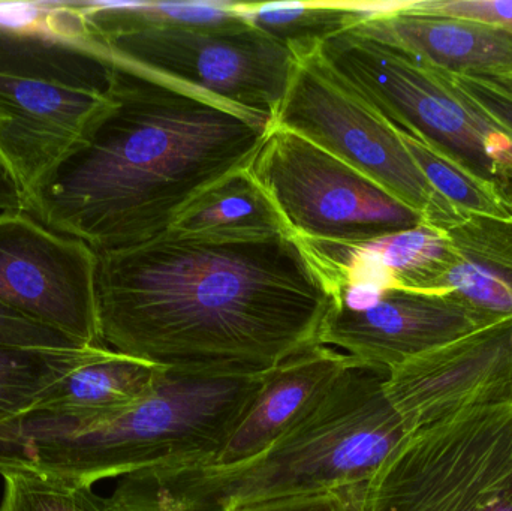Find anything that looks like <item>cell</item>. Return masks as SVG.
I'll return each instance as SVG.
<instances>
[{
  "label": "cell",
  "instance_id": "6da1fadb",
  "mask_svg": "<svg viewBox=\"0 0 512 511\" xmlns=\"http://www.w3.org/2000/svg\"><path fill=\"white\" fill-rule=\"evenodd\" d=\"M105 347L191 375H264L319 344L334 305L298 237L167 231L98 254Z\"/></svg>",
  "mask_w": 512,
  "mask_h": 511
},
{
  "label": "cell",
  "instance_id": "7a4b0ae2",
  "mask_svg": "<svg viewBox=\"0 0 512 511\" xmlns=\"http://www.w3.org/2000/svg\"><path fill=\"white\" fill-rule=\"evenodd\" d=\"M110 62V105L26 204L96 254L167 233L198 195L251 167L273 128L268 117Z\"/></svg>",
  "mask_w": 512,
  "mask_h": 511
},
{
  "label": "cell",
  "instance_id": "3957f363",
  "mask_svg": "<svg viewBox=\"0 0 512 511\" xmlns=\"http://www.w3.org/2000/svg\"><path fill=\"white\" fill-rule=\"evenodd\" d=\"M390 371L352 359L313 410L255 458L231 467L155 468L122 477L111 511L228 507L363 485L409 429L385 393Z\"/></svg>",
  "mask_w": 512,
  "mask_h": 511
},
{
  "label": "cell",
  "instance_id": "277c9868",
  "mask_svg": "<svg viewBox=\"0 0 512 511\" xmlns=\"http://www.w3.org/2000/svg\"><path fill=\"white\" fill-rule=\"evenodd\" d=\"M262 375L165 371L152 393L116 411L33 413L0 426V470L92 488L155 468L206 465L254 404Z\"/></svg>",
  "mask_w": 512,
  "mask_h": 511
},
{
  "label": "cell",
  "instance_id": "5b68a950",
  "mask_svg": "<svg viewBox=\"0 0 512 511\" xmlns=\"http://www.w3.org/2000/svg\"><path fill=\"white\" fill-rule=\"evenodd\" d=\"M113 63L75 2H0V161L24 204L111 102Z\"/></svg>",
  "mask_w": 512,
  "mask_h": 511
},
{
  "label": "cell",
  "instance_id": "8992f818",
  "mask_svg": "<svg viewBox=\"0 0 512 511\" xmlns=\"http://www.w3.org/2000/svg\"><path fill=\"white\" fill-rule=\"evenodd\" d=\"M360 511H512V398L406 434L364 483Z\"/></svg>",
  "mask_w": 512,
  "mask_h": 511
},
{
  "label": "cell",
  "instance_id": "52a82bcc",
  "mask_svg": "<svg viewBox=\"0 0 512 511\" xmlns=\"http://www.w3.org/2000/svg\"><path fill=\"white\" fill-rule=\"evenodd\" d=\"M319 53L394 128L450 150L492 182L512 185V134L444 71L355 29L331 36Z\"/></svg>",
  "mask_w": 512,
  "mask_h": 511
},
{
  "label": "cell",
  "instance_id": "ba28073f",
  "mask_svg": "<svg viewBox=\"0 0 512 511\" xmlns=\"http://www.w3.org/2000/svg\"><path fill=\"white\" fill-rule=\"evenodd\" d=\"M273 126L288 129L378 183L424 224L447 230L460 215L430 185L397 129L318 50L295 57Z\"/></svg>",
  "mask_w": 512,
  "mask_h": 511
},
{
  "label": "cell",
  "instance_id": "9c48e42d",
  "mask_svg": "<svg viewBox=\"0 0 512 511\" xmlns=\"http://www.w3.org/2000/svg\"><path fill=\"white\" fill-rule=\"evenodd\" d=\"M87 35V33H86ZM107 59L274 122L294 72L292 51L248 21L87 35Z\"/></svg>",
  "mask_w": 512,
  "mask_h": 511
},
{
  "label": "cell",
  "instance_id": "30bf717a",
  "mask_svg": "<svg viewBox=\"0 0 512 511\" xmlns=\"http://www.w3.org/2000/svg\"><path fill=\"white\" fill-rule=\"evenodd\" d=\"M249 170L292 236L306 242L358 245L423 222L360 171L279 126Z\"/></svg>",
  "mask_w": 512,
  "mask_h": 511
},
{
  "label": "cell",
  "instance_id": "8fae6325",
  "mask_svg": "<svg viewBox=\"0 0 512 511\" xmlns=\"http://www.w3.org/2000/svg\"><path fill=\"white\" fill-rule=\"evenodd\" d=\"M98 254L24 210L0 213V306L63 333L104 345L98 320Z\"/></svg>",
  "mask_w": 512,
  "mask_h": 511
},
{
  "label": "cell",
  "instance_id": "7c38bea8",
  "mask_svg": "<svg viewBox=\"0 0 512 511\" xmlns=\"http://www.w3.org/2000/svg\"><path fill=\"white\" fill-rule=\"evenodd\" d=\"M385 393L409 431L512 398V317L390 371Z\"/></svg>",
  "mask_w": 512,
  "mask_h": 511
},
{
  "label": "cell",
  "instance_id": "4fadbf2b",
  "mask_svg": "<svg viewBox=\"0 0 512 511\" xmlns=\"http://www.w3.org/2000/svg\"><path fill=\"white\" fill-rule=\"evenodd\" d=\"M454 294L394 288L376 306L352 312L336 305L328 312L319 344L393 371L412 357L456 341L502 320Z\"/></svg>",
  "mask_w": 512,
  "mask_h": 511
},
{
  "label": "cell",
  "instance_id": "5bb4252c",
  "mask_svg": "<svg viewBox=\"0 0 512 511\" xmlns=\"http://www.w3.org/2000/svg\"><path fill=\"white\" fill-rule=\"evenodd\" d=\"M352 357L315 345L262 375V386L218 455L198 467H231L255 458L300 423L324 398Z\"/></svg>",
  "mask_w": 512,
  "mask_h": 511
},
{
  "label": "cell",
  "instance_id": "9a60e30c",
  "mask_svg": "<svg viewBox=\"0 0 512 511\" xmlns=\"http://www.w3.org/2000/svg\"><path fill=\"white\" fill-rule=\"evenodd\" d=\"M406 8L370 18L354 29L441 71L480 77L512 71V36L505 30L481 21L418 14Z\"/></svg>",
  "mask_w": 512,
  "mask_h": 511
},
{
  "label": "cell",
  "instance_id": "2e32d148",
  "mask_svg": "<svg viewBox=\"0 0 512 511\" xmlns=\"http://www.w3.org/2000/svg\"><path fill=\"white\" fill-rule=\"evenodd\" d=\"M444 231L450 251L430 293L454 294L512 317V222L468 216Z\"/></svg>",
  "mask_w": 512,
  "mask_h": 511
},
{
  "label": "cell",
  "instance_id": "e0dca14e",
  "mask_svg": "<svg viewBox=\"0 0 512 511\" xmlns=\"http://www.w3.org/2000/svg\"><path fill=\"white\" fill-rule=\"evenodd\" d=\"M164 372L152 363L102 347L92 360L51 387L33 411L83 416L120 410L152 393Z\"/></svg>",
  "mask_w": 512,
  "mask_h": 511
},
{
  "label": "cell",
  "instance_id": "ac0fdd59",
  "mask_svg": "<svg viewBox=\"0 0 512 511\" xmlns=\"http://www.w3.org/2000/svg\"><path fill=\"white\" fill-rule=\"evenodd\" d=\"M168 231L213 237L291 234L249 168L228 174L198 195L179 213Z\"/></svg>",
  "mask_w": 512,
  "mask_h": 511
},
{
  "label": "cell",
  "instance_id": "d6986e66",
  "mask_svg": "<svg viewBox=\"0 0 512 511\" xmlns=\"http://www.w3.org/2000/svg\"><path fill=\"white\" fill-rule=\"evenodd\" d=\"M397 132L433 189L460 215L512 222V185L480 176L438 144Z\"/></svg>",
  "mask_w": 512,
  "mask_h": 511
},
{
  "label": "cell",
  "instance_id": "ffe728a7",
  "mask_svg": "<svg viewBox=\"0 0 512 511\" xmlns=\"http://www.w3.org/2000/svg\"><path fill=\"white\" fill-rule=\"evenodd\" d=\"M236 14L285 44L295 57L367 20L355 2L236 3Z\"/></svg>",
  "mask_w": 512,
  "mask_h": 511
},
{
  "label": "cell",
  "instance_id": "44dd1931",
  "mask_svg": "<svg viewBox=\"0 0 512 511\" xmlns=\"http://www.w3.org/2000/svg\"><path fill=\"white\" fill-rule=\"evenodd\" d=\"M105 345L47 350L0 345V426L35 410L42 396Z\"/></svg>",
  "mask_w": 512,
  "mask_h": 511
},
{
  "label": "cell",
  "instance_id": "7402d4cb",
  "mask_svg": "<svg viewBox=\"0 0 512 511\" xmlns=\"http://www.w3.org/2000/svg\"><path fill=\"white\" fill-rule=\"evenodd\" d=\"M87 35L167 27H222L240 20L234 2H77Z\"/></svg>",
  "mask_w": 512,
  "mask_h": 511
},
{
  "label": "cell",
  "instance_id": "603a6c76",
  "mask_svg": "<svg viewBox=\"0 0 512 511\" xmlns=\"http://www.w3.org/2000/svg\"><path fill=\"white\" fill-rule=\"evenodd\" d=\"M333 245L343 255L384 267L400 287L417 291L430 290L450 251L447 233L424 222L370 242Z\"/></svg>",
  "mask_w": 512,
  "mask_h": 511
},
{
  "label": "cell",
  "instance_id": "cb8c5ba5",
  "mask_svg": "<svg viewBox=\"0 0 512 511\" xmlns=\"http://www.w3.org/2000/svg\"><path fill=\"white\" fill-rule=\"evenodd\" d=\"M5 482L0 511H111L107 498L86 486L27 470H0Z\"/></svg>",
  "mask_w": 512,
  "mask_h": 511
},
{
  "label": "cell",
  "instance_id": "d4e9b609",
  "mask_svg": "<svg viewBox=\"0 0 512 511\" xmlns=\"http://www.w3.org/2000/svg\"><path fill=\"white\" fill-rule=\"evenodd\" d=\"M408 11L481 21L512 36V0H411Z\"/></svg>",
  "mask_w": 512,
  "mask_h": 511
},
{
  "label": "cell",
  "instance_id": "484cf974",
  "mask_svg": "<svg viewBox=\"0 0 512 511\" xmlns=\"http://www.w3.org/2000/svg\"><path fill=\"white\" fill-rule=\"evenodd\" d=\"M363 485L242 504L225 511H360Z\"/></svg>",
  "mask_w": 512,
  "mask_h": 511
},
{
  "label": "cell",
  "instance_id": "4316f807",
  "mask_svg": "<svg viewBox=\"0 0 512 511\" xmlns=\"http://www.w3.org/2000/svg\"><path fill=\"white\" fill-rule=\"evenodd\" d=\"M0 345L11 347L75 350L86 348L57 330L36 323L11 309L0 306Z\"/></svg>",
  "mask_w": 512,
  "mask_h": 511
},
{
  "label": "cell",
  "instance_id": "83f0119b",
  "mask_svg": "<svg viewBox=\"0 0 512 511\" xmlns=\"http://www.w3.org/2000/svg\"><path fill=\"white\" fill-rule=\"evenodd\" d=\"M445 72V71H444ZM451 83L462 90L481 111L512 134V93L489 77L445 72Z\"/></svg>",
  "mask_w": 512,
  "mask_h": 511
},
{
  "label": "cell",
  "instance_id": "f1b7e54d",
  "mask_svg": "<svg viewBox=\"0 0 512 511\" xmlns=\"http://www.w3.org/2000/svg\"><path fill=\"white\" fill-rule=\"evenodd\" d=\"M14 210L26 212V204H24L20 186L0 161V213L14 212Z\"/></svg>",
  "mask_w": 512,
  "mask_h": 511
},
{
  "label": "cell",
  "instance_id": "f546056e",
  "mask_svg": "<svg viewBox=\"0 0 512 511\" xmlns=\"http://www.w3.org/2000/svg\"><path fill=\"white\" fill-rule=\"evenodd\" d=\"M489 78H492L493 81L501 84V86L505 87L508 92L512 93V71L504 72V74L493 75V77Z\"/></svg>",
  "mask_w": 512,
  "mask_h": 511
}]
</instances>
